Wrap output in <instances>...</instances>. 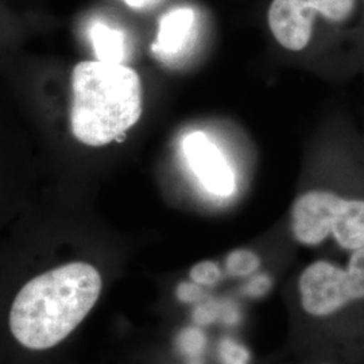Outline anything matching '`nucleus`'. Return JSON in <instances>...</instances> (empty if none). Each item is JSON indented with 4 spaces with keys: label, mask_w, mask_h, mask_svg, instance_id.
<instances>
[{
    "label": "nucleus",
    "mask_w": 364,
    "mask_h": 364,
    "mask_svg": "<svg viewBox=\"0 0 364 364\" xmlns=\"http://www.w3.org/2000/svg\"><path fill=\"white\" fill-rule=\"evenodd\" d=\"M91 39L99 61L122 64L124 58V37L120 31L99 23L92 27Z\"/></svg>",
    "instance_id": "obj_8"
},
{
    "label": "nucleus",
    "mask_w": 364,
    "mask_h": 364,
    "mask_svg": "<svg viewBox=\"0 0 364 364\" xmlns=\"http://www.w3.org/2000/svg\"><path fill=\"white\" fill-rule=\"evenodd\" d=\"M178 344L185 353L197 355L203 351V348L205 346V338L200 329L188 328V329L182 331Z\"/></svg>",
    "instance_id": "obj_13"
},
{
    "label": "nucleus",
    "mask_w": 364,
    "mask_h": 364,
    "mask_svg": "<svg viewBox=\"0 0 364 364\" xmlns=\"http://www.w3.org/2000/svg\"><path fill=\"white\" fill-rule=\"evenodd\" d=\"M139 75L123 64L81 61L72 70L70 130L91 147L109 144L142 117Z\"/></svg>",
    "instance_id": "obj_2"
},
{
    "label": "nucleus",
    "mask_w": 364,
    "mask_h": 364,
    "mask_svg": "<svg viewBox=\"0 0 364 364\" xmlns=\"http://www.w3.org/2000/svg\"><path fill=\"white\" fill-rule=\"evenodd\" d=\"M272 287V279L267 274H260V275H252L251 279L248 281L246 285V293L251 297H260L266 294Z\"/></svg>",
    "instance_id": "obj_15"
},
{
    "label": "nucleus",
    "mask_w": 364,
    "mask_h": 364,
    "mask_svg": "<svg viewBox=\"0 0 364 364\" xmlns=\"http://www.w3.org/2000/svg\"><path fill=\"white\" fill-rule=\"evenodd\" d=\"M323 364H328V363H323Z\"/></svg>",
    "instance_id": "obj_17"
},
{
    "label": "nucleus",
    "mask_w": 364,
    "mask_h": 364,
    "mask_svg": "<svg viewBox=\"0 0 364 364\" xmlns=\"http://www.w3.org/2000/svg\"><path fill=\"white\" fill-rule=\"evenodd\" d=\"M224 267L232 278H251L259 270V255L248 248H237L225 257Z\"/></svg>",
    "instance_id": "obj_9"
},
{
    "label": "nucleus",
    "mask_w": 364,
    "mask_h": 364,
    "mask_svg": "<svg viewBox=\"0 0 364 364\" xmlns=\"http://www.w3.org/2000/svg\"><path fill=\"white\" fill-rule=\"evenodd\" d=\"M204 294V287L196 285L192 281H185L176 287V297L182 304H197Z\"/></svg>",
    "instance_id": "obj_14"
},
{
    "label": "nucleus",
    "mask_w": 364,
    "mask_h": 364,
    "mask_svg": "<svg viewBox=\"0 0 364 364\" xmlns=\"http://www.w3.org/2000/svg\"><path fill=\"white\" fill-rule=\"evenodd\" d=\"M189 278L196 285L208 289L216 287L223 278V270L215 260L197 262L189 270Z\"/></svg>",
    "instance_id": "obj_11"
},
{
    "label": "nucleus",
    "mask_w": 364,
    "mask_h": 364,
    "mask_svg": "<svg viewBox=\"0 0 364 364\" xmlns=\"http://www.w3.org/2000/svg\"><path fill=\"white\" fill-rule=\"evenodd\" d=\"M317 15L309 0H273L267 11V22L281 46L299 52L311 42Z\"/></svg>",
    "instance_id": "obj_6"
},
{
    "label": "nucleus",
    "mask_w": 364,
    "mask_h": 364,
    "mask_svg": "<svg viewBox=\"0 0 364 364\" xmlns=\"http://www.w3.org/2000/svg\"><path fill=\"white\" fill-rule=\"evenodd\" d=\"M183 153L191 169L208 192L221 197L234 192V173L219 147L204 132L189 134L183 141Z\"/></svg>",
    "instance_id": "obj_5"
},
{
    "label": "nucleus",
    "mask_w": 364,
    "mask_h": 364,
    "mask_svg": "<svg viewBox=\"0 0 364 364\" xmlns=\"http://www.w3.org/2000/svg\"><path fill=\"white\" fill-rule=\"evenodd\" d=\"M320 16L332 23H343L351 18L356 0H309Z\"/></svg>",
    "instance_id": "obj_10"
},
{
    "label": "nucleus",
    "mask_w": 364,
    "mask_h": 364,
    "mask_svg": "<svg viewBox=\"0 0 364 364\" xmlns=\"http://www.w3.org/2000/svg\"><path fill=\"white\" fill-rule=\"evenodd\" d=\"M102 289V275L87 262H70L30 279L11 305L14 338L36 351L60 344L90 314Z\"/></svg>",
    "instance_id": "obj_1"
},
{
    "label": "nucleus",
    "mask_w": 364,
    "mask_h": 364,
    "mask_svg": "<svg viewBox=\"0 0 364 364\" xmlns=\"http://www.w3.org/2000/svg\"><path fill=\"white\" fill-rule=\"evenodd\" d=\"M221 362L224 364H248L250 352L247 348L232 338H223L219 347Z\"/></svg>",
    "instance_id": "obj_12"
},
{
    "label": "nucleus",
    "mask_w": 364,
    "mask_h": 364,
    "mask_svg": "<svg viewBox=\"0 0 364 364\" xmlns=\"http://www.w3.org/2000/svg\"><path fill=\"white\" fill-rule=\"evenodd\" d=\"M193 25V13L182 9L168 14L159 25L156 48L161 52L173 54L180 52Z\"/></svg>",
    "instance_id": "obj_7"
},
{
    "label": "nucleus",
    "mask_w": 364,
    "mask_h": 364,
    "mask_svg": "<svg viewBox=\"0 0 364 364\" xmlns=\"http://www.w3.org/2000/svg\"><path fill=\"white\" fill-rule=\"evenodd\" d=\"M126 3L134 6V7H138V6H142L144 3H146V0H126Z\"/></svg>",
    "instance_id": "obj_16"
},
{
    "label": "nucleus",
    "mask_w": 364,
    "mask_h": 364,
    "mask_svg": "<svg viewBox=\"0 0 364 364\" xmlns=\"http://www.w3.org/2000/svg\"><path fill=\"white\" fill-rule=\"evenodd\" d=\"M290 231L305 247L320 246L328 237L346 251L364 247V200L329 191L306 192L291 207Z\"/></svg>",
    "instance_id": "obj_3"
},
{
    "label": "nucleus",
    "mask_w": 364,
    "mask_h": 364,
    "mask_svg": "<svg viewBox=\"0 0 364 364\" xmlns=\"http://www.w3.org/2000/svg\"><path fill=\"white\" fill-rule=\"evenodd\" d=\"M299 305L314 318H326L364 299V247L352 251L346 267L314 260L299 274Z\"/></svg>",
    "instance_id": "obj_4"
}]
</instances>
